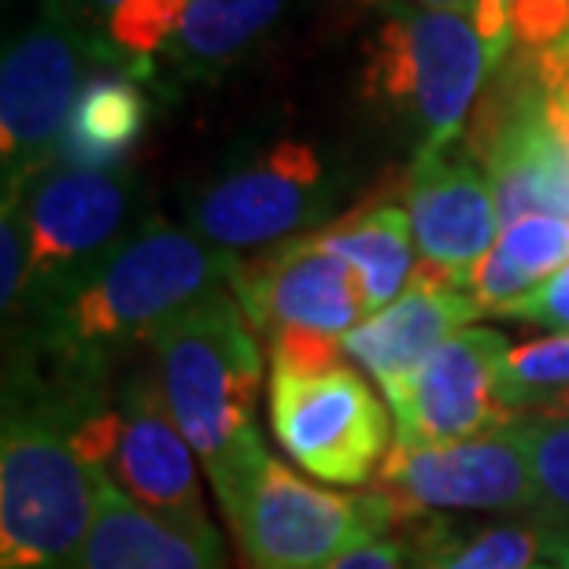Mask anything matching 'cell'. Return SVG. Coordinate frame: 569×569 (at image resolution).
Segmentation results:
<instances>
[{"label": "cell", "mask_w": 569, "mask_h": 569, "mask_svg": "<svg viewBox=\"0 0 569 569\" xmlns=\"http://www.w3.org/2000/svg\"><path fill=\"white\" fill-rule=\"evenodd\" d=\"M237 263L233 252L152 222L44 307L41 345L71 385L97 378L111 356L152 340L174 315L230 284Z\"/></svg>", "instance_id": "cell-1"}, {"label": "cell", "mask_w": 569, "mask_h": 569, "mask_svg": "<svg viewBox=\"0 0 569 569\" xmlns=\"http://www.w3.org/2000/svg\"><path fill=\"white\" fill-rule=\"evenodd\" d=\"M100 477L71 440L67 392L8 389L0 432V569H78Z\"/></svg>", "instance_id": "cell-2"}, {"label": "cell", "mask_w": 569, "mask_h": 569, "mask_svg": "<svg viewBox=\"0 0 569 569\" xmlns=\"http://www.w3.org/2000/svg\"><path fill=\"white\" fill-rule=\"evenodd\" d=\"M214 499L248 569H322L392 529L378 492H333L296 477L248 432L208 470Z\"/></svg>", "instance_id": "cell-3"}, {"label": "cell", "mask_w": 569, "mask_h": 569, "mask_svg": "<svg viewBox=\"0 0 569 569\" xmlns=\"http://www.w3.org/2000/svg\"><path fill=\"white\" fill-rule=\"evenodd\" d=\"M496 56L470 8H389V19L367 44L362 86L378 108L418 138L415 159L451 152L485 86L496 78Z\"/></svg>", "instance_id": "cell-4"}, {"label": "cell", "mask_w": 569, "mask_h": 569, "mask_svg": "<svg viewBox=\"0 0 569 569\" xmlns=\"http://www.w3.org/2000/svg\"><path fill=\"white\" fill-rule=\"evenodd\" d=\"M148 345L170 415L203 470H211L256 432L263 351L252 322L233 292L214 289L170 318Z\"/></svg>", "instance_id": "cell-5"}, {"label": "cell", "mask_w": 569, "mask_h": 569, "mask_svg": "<svg viewBox=\"0 0 569 569\" xmlns=\"http://www.w3.org/2000/svg\"><path fill=\"white\" fill-rule=\"evenodd\" d=\"M71 440L100 481L178 526L211 529L186 432L178 429L159 381L133 378L116 400L67 389Z\"/></svg>", "instance_id": "cell-6"}, {"label": "cell", "mask_w": 569, "mask_h": 569, "mask_svg": "<svg viewBox=\"0 0 569 569\" xmlns=\"http://www.w3.org/2000/svg\"><path fill=\"white\" fill-rule=\"evenodd\" d=\"M389 426L381 400L348 362L326 370L270 367V429L315 481L367 485L389 455Z\"/></svg>", "instance_id": "cell-7"}, {"label": "cell", "mask_w": 569, "mask_h": 569, "mask_svg": "<svg viewBox=\"0 0 569 569\" xmlns=\"http://www.w3.org/2000/svg\"><path fill=\"white\" fill-rule=\"evenodd\" d=\"M373 492L389 503L392 526L407 518L459 515V510L470 515L537 510V485L518 426L426 443V448L396 443L385 455Z\"/></svg>", "instance_id": "cell-8"}, {"label": "cell", "mask_w": 569, "mask_h": 569, "mask_svg": "<svg viewBox=\"0 0 569 569\" xmlns=\"http://www.w3.org/2000/svg\"><path fill=\"white\" fill-rule=\"evenodd\" d=\"M496 74L470 119V148L492 181L499 219L507 226L555 214L569 222V148L548 119V97L518 56Z\"/></svg>", "instance_id": "cell-9"}, {"label": "cell", "mask_w": 569, "mask_h": 569, "mask_svg": "<svg viewBox=\"0 0 569 569\" xmlns=\"http://www.w3.org/2000/svg\"><path fill=\"white\" fill-rule=\"evenodd\" d=\"M333 208V178L311 144L281 141L192 200L189 226L222 252L296 241Z\"/></svg>", "instance_id": "cell-10"}, {"label": "cell", "mask_w": 569, "mask_h": 569, "mask_svg": "<svg viewBox=\"0 0 569 569\" xmlns=\"http://www.w3.org/2000/svg\"><path fill=\"white\" fill-rule=\"evenodd\" d=\"M30 230V292L41 303L60 300L89 270L122 244L130 222V186L116 170L63 167L44 174L30 197H19Z\"/></svg>", "instance_id": "cell-11"}, {"label": "cell", "mask_w": 569, "mask_h": 569, "mask_svg": "<svg viewBox=\"0 0 569 569\" xmlns=\"http://www.w3.org/2000/svg\"><path fill=\"white\" fill-rule=\"evenodd\" d=\"M78 33L49 11L4 52L0 67V156H4V197H22L41 174L60 141L78 97Z\"/></svg>", "instance_id": "cell-12"}, {"label": "cell", "mask_w": 569, "mask_h": 569, "mask_svg": "<svg viewBox=\"0 0 569 569\" xmlns=\"http://www.w3.org/2000/svg\"><path fill=\"white\" fill-rule=\"evenodd\" d=\"M507 351V337L481 326H466L443 340L426 367L389 396L396 443L426 448L515 426L503 403Z\"/></svg>", "instance_id": "cell-13"}, {"label": "cell", "mask_w": 569, "mask_h": 569, "mask_svg": "<svg viewBox=\"0 0 569 569\" xmlns=\"http://www.w3.org/2000/svg\"><path fill=\"white\" fill-rule=\"evenodd\" d=\"M230 292L267 340L281 333L345 340L370 318L359 274L315 237L274 244L256 263H237Z\"/></svg>", "instance_id": "cell-14"}, {"label": "cell", "mask_w": 569, "mask_h": 569, "mask_svg": "<svg viewBox=\"0 0 569 569\" xmlns=\"http://www.w3.org/2000/svg\"><path fill=\"white\" fill-rule=\"evenodd\" d=\"M407 214L422 263L459 284H470L477 263L503 233L492 181L470 156L443 152L415 159L407 181Z\"/></svg>", "instance_id": "cell-15"}, {"label": "cell", "mask_w": 569, "mask_h": 569, "mask_svg": "<svg viewBox=\"0 0 569 569\" xmlns=\"http://www.w3.org/2000/svg\"><path fill=\"white\" fill-rule=\"evenodd\" d=\"M477 315L481 307L466 284L422 263L400 300L370 315L345 337V356L359 362L389 400L426 367V359L443 340L470 326Z\"/></svg>", "instance_id": "cell-16"}, {"label": "cell", "mask_w": 569, "mask_h": 569, "mask_svg": "<svg viewBox=\"0 0 569 569\" xmlns=\"http://www.w3.org/2000/svg\"><path fill=\"white\" fill-rule=\"evenodd\" d=\"M78 569H222L219 532L178 526L100 481Z\"/></svg>", "instance_id": "cell-17"}, {"label": "cell", "mask_w": 569, "mask_h": 569, "mask_svg": "<svg viewBox=\"0 0 569 569\" xmlns=\"http://www.w3.org/2000/svg\"><path fill=\"white\" fill-rule=\"evenodd\" d=\"M326 252L340 256L356 270L367 292L370 315L385 311L407 292L418 270V248L411 214L400 203H373V208L351 211L340 222L311 233Z\"/></svg>", "instance_id": "cell-18"}, {"label": "cell", "mask_w": 569, "mask_h": 569, "mask_svg": "<svg viewBox=\"0 0 569 569\" xmlns=\"http://www.w3.org/2000/svg\"><path fill=\"white\" fill-rule=\"evenodd\" d=\"M569 267V222L555 214H526L507 222L496 248L488 252L470 274V296L477 307L503 315L532 296L543 281H551Z\"/></svg>", "instance_id": "cell-19"}, {"label": "cell", "mask_w": 569, "mask_h": 569, "mask_svg": "<svg viewBox=\"0 0 569 569\" xmlns=\"http://www.w3.org/2000/svg\"><path fill=\"white\" fill-rule=\"evenodd\" d=\"M148 122V100L133 78L100 74L78 89L67 119L60 159L67 167L116 170L138 148Z\"/></svg>", "instance_id": "cell-20"}, {"label": "cell", "mask_w": 569, "mask_h": 569, "mask_svg": "<svg viewBox=\"0 0 569 569\" xmlns=\"http://www.w3.org/2000/svg\"><path fill=\"white\" fill-rule=\"evenodd\" d=\"M559 532L543 521H507L473 532L429 526L407 543L411 569H537L555 562Z\"/></svg>", "instance_id": "cell-21"}, {"label": "cell", "mask_w": 569, "mask_h": 569, "mask_svg": "<svg viewBox=\"0 0 569 569\" xmlns=\"http://www.w3.org/2000/svg\"><path fill=\"white\" fill-rule=\"evenodd\" d=\"M292 0H189L174 33V56L189 71H219L274 27Z\"/></svg>", "instance_id": "cell-22"}, {"label": "cell", "mask_w": 569, "mask_h": 569, "mask_svg": "<svg viewBox=\"0 0 569 569\" xmlns=\"http://www.w3.org/2000/svg\"><path fill=\"white\" fill-rule=\"evenodd\" d=\"M496 67L510 56H540L569 38V0H473Z\"/></svg>", "instance_id": "cell-23"}, {"label": "cell", "mask_w": 569, "mask_h": 569, "mask_svg": "<svg viewBox=\"0 0 569 569\" xmlns=\"http://www.w3.org/2000/svg\"><path fill=\"white\" fill-rule=\"evenodd\" d=\"M515 426L537 485L532 515L555 532H569V415H532Z\"/></svg>", "instance_id": "cell-24"}, {"label": "cell", "mask_w": 569, "mask_h": 569, "mask_svg": "<svg viewBox=\"0 0 569 569\" xmlns=\"http://www.w3.org/2000/svg\"><path fill=\"white\" fill-rule=\"evenodd\" d=\"M569 389V333L510 345L503 362V403L510 415H543Z\"/></svg>", "instance_id": "cell-25"}, {"label": "cell", "mask_w": 569, "mask_h": 569, "mask_svg": "<svg viewBox=\"0 0 569 569\" xmlns=\"http://www.w3.org/2000/svg\"><path fill=\"white\" fill-rule=\"evenodd\" d=\"M108 38V49L144 63L174 41L189 0H89Z\"/></svg>", "instance_id": "cell-26"}, {"label": "cell", "mask_w": 569, "mask_h": 569, "mask_svg": "<svg viewBox=\"0 0 569 569\" xmlns=\"http://www.w3.org/2000/svg\"><path fill=\"white\" fill-rule=\"evenodd\" d=\"M0 300L4 311L19 307L30 292V230L22 219L19 197H4V219H0Z\"/></svg>", "instance_id": "cell-27"}, {"label": "cell", "mask_w": 569, "mask_h": 569, "mask_svg": "<svg viewBox=\"0 0 569 569\" xmlns=\"http://www.w3.org/2000/svg\"><path fill=\"white\" fill-rule=\"evenodd\" d=\"M507 318H526V322L555 326L569 333V267L559 270L551 281H543L537 292L526 296L518 307H510Z\"/></svg>", "instance_id": "cell-28"}, {"label": "cell", "mask_w": 569, "mask_h": 569, "mask_svg": "<svg viewBox=\"0 0 569 569\" xmlns=\"http://www.w3.org/2000/svg\"><path fill=\"white\" fill-rule=\"evenodd\" d=\"M322 569H411V562H407V551L400 543H389L381 537V540H367V543H359V548L345 551L340 559H333Z\"/></svg>", "instance_id": "cell-29"}, {"label": "cell", "mask_w": 569, "mask_h": 569, "mask_svg": "<svg viewBox=\"0 0 569 569\" xmlns=\"http://www.w3.org/2000/svg\"><path fill=\"white\" fill-rule=\"evenodd\" d=\"M548 119H551V127L559 130V138H562L566 148H569V97H562V100H548Z\"/></svg>", "instance_id": "cell-30"}, {"label": "cell", "mask_w": 569, "mask_h": 569, "mask_svg": "<svg viewBox=\"0 0 569 569\" xmlns=\"http://www.w3.org/2000/svg\"><path fill=\"white\" fill-rule=\"evenodd\" d=\"M381 8H470L473 0H378Z\"/></svg>", "instance_id": "cell-31"}, {"label": "cell", "mask_w": 569, "mask_h": 569, "mask_svg": "<svg viewBox=\"0 0 569 569\" xmlns=\"http://www.w3.org/2000/svg\"><path fill=\"white\" fill-rule=\"evenodd\" d=\"M555 562L559 569H569V532H559V540H555Z\"/></svg>", "instance_id": "cell-32"}, {"label": "cell", "mask_w": 569, "mask_h": 569, "mask_svg": "<svg viewBox=\"0 0 569 569\" xmlns=\"http://www.w3.org/2000/svg\"><path fill=\"white\" fill-rule=\"evenodd\" d=\"M543 415H569V389H566V392L559 396V400H555ZM529 418H532V415H529Z\"/></svg>", "instance_id": "cell-33"}, {"label": "cell", "mask_w": 569, "mask_h": 569, "mask_svg": "<svg viewBox=\"0 0 569 569\" xmlns=\"http://www.w3.org/2000/svg\"><path fill=\"white\" fill-rule=\"evenodd\" d=\"M537 569H559V562H543V566H537Z\"/></svg>", "instance_id": "cell-34"}]
</instances>
